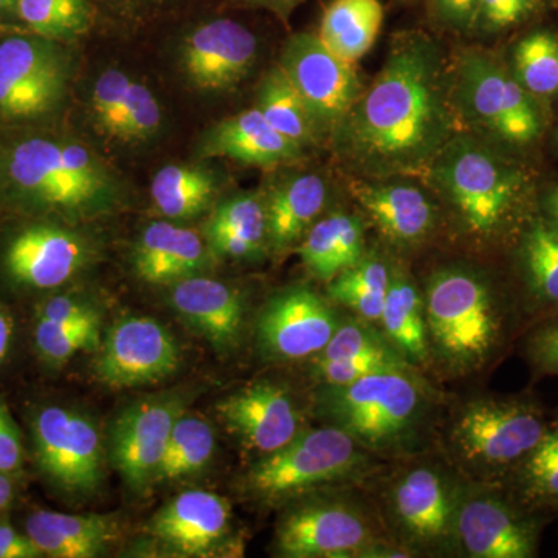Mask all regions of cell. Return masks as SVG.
Wrapping results in <instances>:
<instances>
[{"instance_id": "obj_4", "label": "cell", "mask_w": 558, "mask_h": 558, "mask_svg": "<svg viewBox=\"0 0 558 558\" xmlns=\"http://www.w3.org/2000/svg\"><path fill=\"white\" fill-rule=\"evenodd\" d=\"M318 411L363 449L388 450L416 435L428 410L427 391L410 369L369 374L340 387H322Z\"/></svg>"}, {"instance_id": "obj_2", "label": "cell", "mask_w": 558, "mask_h": 558, "mask_svg": "<svg viewBox=\"0 0 558 558\" xmlns=\"http://www.w3.org/2000/svg\"><path fill=\"white\" fill-rule=\"evenodd\" d=\"M427 178L438 185L469 236L509 248L537 216V170L526 157L481 137L451 138Z\"/></svg>"}, {"instance_id": "obj_49", "label": "cell", "mask_w": 558, "mask_h": 558, "mask_svg": "<svg viewBox=\"0 0 558 558\" xmlns=\"http://www.w3.org/2000/svg\"><path fill=\"white\" fill-rule=\"evenodd\" d=\"M436 20L451 31H473L475 28L478 0H429Z\"/></svg>"}, {"instance_id": "obj_22", "label": "cell", "mask_w": 558, "mask_h": 558, "mask_svg": "<svg viewBox=\"0 0 558 558\" xmlns=\"http://www.w3.org/2000/svg\"><path fill=\"white\" fill-rule=\"evenodd\" d=\"M86 245L76 234L53 226H33L13 238L5 252L11 278L36 289H53L78 274Z\"/></svg>"}, {"instance_id": "obj_55", "label": "cell", "mask_w": 558, "mask_h": 558, "mask_svg": "<svg viewBox=\"0 0 558 558\" xmlns=\"http://www.w3.org/2000/svg\"><path fill=\"white\" fill-rule=\"evenodd\" d=\"M17 0H0V13L16 7Z\"/></svg>"}, {"instance_id": "obj_28", "label": "cell", "mask_w": 558, "mask_h": 558, "mask_svg": "<svg viewBox=\"0 0 558 558\" xmlns=\"http://www.w3.org/2000/svg\"><path fill=\"white\" fill-rule=\"evenodd\" d=\"M328 202V186L317 174H300L282 183L266 204L267 244L281 253L303 241Z\"/></svg>"}, {"instance_id": "obj_18", "label": "cell", "mask_w": 558, "mask_h": 558, "mask_svg": "<svg viewBox=\"0 0 558 558\" xmlns=\"http://www.w3.org/2000/svg\"><path fill=\"white\" fill-rule=\"evenodd\" d=\"M220 421L245 450L259 458L292 442L303 429V414L292 395L274 381H256L218 403Z\"/></svg>"}, {"instance_id": "obj_7", "label": "cell", "mask_w": 558, "mask_h": 558, "mask_svg": "<svg viewBox=\"0 0 558 558\" xmlns=\"http://www.w3.org/2000/svg\"><path fill=\"white\" fill-rule=\"evenodd\" d=\"M343 429H304L292 442L259 458L245 475V490L266 505H279L317 488L351 483L371 469V459Z\"/></svg>"}, {"instance_id": "obj_30", "label": "cell", "mask_w": 558, "mask_h": 558, "mask_svg": "<svg viewBox=\"0 0 558 558\" xmlns=\"http://www.w3.org/2000/svg\"><path fill=\"white\" fill-rule=\"evenodd\" d=\"M207 238L216 255L233 259L259 255L267 244L266 204L252 194L227 201L209 219Z\"/></svg>"}, {"instance_id": "obj_3", "label": "cell", "mask_w": 558, "mask_h": 558, "mask_svg": "<svg viewBox=\"0 0 558 558\" xmlns=\"http://www.w3.org/2000/svg\"><path fill=\"white\" fill-rule=\"evenodd\" d=\"M429 352L453 373L486 368L512 337L520 300L480 271L447 267L429 277L425 289Z\"/></svg>"}, {"instance_id": "obj_34", "label": "cell", "mask_w": 558, "mask_h": 558, "mask_svg": "<svg viewBox=\"0 0 558 558\" xmlns=\"http://www.w3.org/2000/svg\"><path fill=\"white\" fill-rule=\"evenodd\" d=\"M521 505L537 512L558 513V416L519 468L501 483Z\"/></svg>"}, {"instance_id": "obj_8", "label": "cell", "mask_w": 558, "mask_h": 558, "mask_svg": "<svg viewBox=\"0 0 558 558\" xmlns=\"http://www.w3.org/2000/svg\"><path fill=\"white\" fill-rule=\"evenodd\" d=\"M548 515L526 508L501 483L459 494L454 546L472 558H534Z\"/></svg>"}, {"instance_id": "obj_50", "label": "cell", "mask_w": 558, "mask_h": 558, "mask_svg": "<svg viewBox=\"0 0 558 558\" xmlns=\"http://www.w3.org/2000/svg\"><path fill=\"white\" fill-rule=\"evenodd\" d=\"M43 557L27 534L22 535L7 523H0V558Z\"/></svg>"}, {"instance_id": "obj_47", "label": "cell", "mask_w": 558, "mask_h": 558, "mask_svg": "<svg viewBox=\"0 0 558 558\" xmlns=\"http://www.w3.org/2000/svg\"><path fill=\"white\" fill-rule=\"evenodd\" d=\"M100 315L97 307L78 296L58 295L47 300L39 310L38 319L53 323L81 322Z\"/></svg>"}, {"instance_id": "obj_13", "label": "cell", "mask_w": 558, "mask_h": 558, "mask_svg": "<svg viewBox=\"0 0 558 558\" xmlns=\"http://www.w3.org/2000/svg\"><path fill=\"white\" fill-rule=\"evenodd\" d=\"M288 73L318 131L336 132L362 95L354 64L332 53L315 35H295L282 53Z\"/></svg>"}, {"instance_id": "obj_9", "label": "cell", "mask_w": 558, "mask_h": 558, "mask_svg": "<svg viewBox=\"0 0 558 558\" xmlns=\"http://www.w3.org/2000/svg\"><path fill=\"white\" fill-rule=\"evenodd\" d=\"M385 539L365 509L344 499H318L279 521L275 546L288 558L377 557Z\"/></svg>"}, {"instance_id": "obj_42", "label": "cell", "mask_w": 558, "mask_h": 558, "mask_svg": "<svg viewBox=\"0 0 558 558\" xmlns=\"http://www.w3.org/2000/svg\"><path fill=\"white\" fill-rule=\"evenodd\" d=\"M549 0H478L475 31L505 35L537 20Z\"/></svg>"}, {"instance_id": "obj_26", "label": "cell", "mask_w": 558, "mask_h": 558, "mask_svg": "<svg viewBox=\"0 0 558 558\" xmlns=\"http://www.w3.org/2000/svg\"><path fill=\"white\" fill-rule=\"evenodd\" d=\"M28 537L43 556L94 558L119 538V524L106 515H70L36 510L25 524Z\"/></svg>"}, {"instance_id": "obj_37", "label": "cell", "mask_w": 558, "mask_h": 558, "mask_svg": "<svg viewBox=\"0 0 558 558\" xmlns=\"http://www.w3.org/2000/svg\"><path fill=\"white\" fill-rule=\"evenodd\" d=\"M391 282V270L384 260L363 258L351 269L329 281V296L369 323L380 322Z\"/></svg>"}, {"instance_id": "obj_32", "label": "cell", "mask_w": 558, "mask_h": 558, "mask_svg": "<svg viewBox=\"0 0 558 558\" xmlns=\"http://www.w3.org/2000/svg\"><path fill=\"white\" fill-rule=\"evenodd\" d=\"M387 339L403 357L425 363L429 359L424 299L413 281L402 271H391L387 300L380 317Z\"/></svg>"}, {"instance_id": "obj_53", "label": "cell", "mask_w": 558, "mask_h": 558, "mask_svg": "<svg viewBox=\"0 0 558 558\" xmlns=\"http://www.w3.org/2000/svg\"><path fill=\"white\" fill-rule=\"evenodd\" d=\"M14 487L9 473L0 472V510L7 508L13 499Z\"/></svg>"}, {"instance_id": "obj_41", "label": "cell", "mask_w": 558, "mask_h": 558, "mask_svg": "<svg viewBox=\"0 0 558 558\" xmlns=\"http://www.w3.org/2000/svg\"><path fill=\"white\" fill-rule=\"evenodd\" d=\"M373 323L363 318L341 319L339 328L326 348L315 355V360H347L380 357L389 360L407 359L388 339L371 328Z\"/></svg>"}, {"instance_id": "obj_31", "label": "cell", "mask_w": 558, "mask_h": 558, "mask_svg": "<svg viewBox=\"0 0 558 558\" xmlns=\"http://www.w3.org/2000/svg\"><path fill=\"white\" fill-rule=\"evenodd\" d=\"M384 14L380 0H332L318 38L341 60L355 64L376 44Z\"/></svg>"}, {"instance_id": "obj_11", "label": "cell", "mask_w": 558, "mask_h": 558, "mask_svg": "<svg viewBox=\"0 0 558 558\" xmlns=\"http://www.w3.org/2000/svg\"><path fill=\"white\" fill-rule=\"evenodd\" d=\"M10 172L22 190L53 207L86 208L106 190L105 174L89 150L46 138L17 145Z\"/></svg>"}, {"instance_id": "obj_5", "label": "cell", "mask_w": 558, "mask_h": 558, "mask_svg": "<svg viewBox=\"0 0 558 558\" xmlns=\"http://www.w3.org/2000/svg\"><path fill=\"white\" fill-rule=\"evenodd\" d=\"M548 425L535 396H481L459 411L450 442L481 483H505L537 447Z\"/></svg>"}, {"instance_id": "obj_23", "label": "cell", "mask_w": 558, "mask_h": 558, "mask_svg": "<svg viewBox=\"0 0 558 558\" xmlns=\"http://www.w3.org/2000/svg\"><path fill=\"white\" fill-rule=\"evenodd\" d=\"M352 194L389 242L402 247L429 236L436 209L427 194L402 182H354Z\"/></svg>"}, {"instance_id": "obj_1", "label": "cell", "mask_w": 558, "mask_h": 558, "mask_svg": "<svg viewBox=\"0 0 558 558\" xmlns=\"http://www.w3.org/2000/svg\"><path fill=\"white\" fill-rule=\"evenodd\" d=\"M451 90L435 40L421 33L400 36L337 128V153L349 170L368 178L428 175L459 134Z\"/></svg>"}, {"instance_id": "obj_56", "label": "cell", "mask_w": 558, "mask_h": 558, "mask_svg": "<svg viewBox=\"0 0 558 558\" xmlns=\"http://www.w3.org/2000/svg\"><path fill=\"white\" fill-rule=\"evenodd\" d=\"M550 5H557L558 7V0H549Z\"/></svg>"}, {"instance_id": "obj_40", "label": "cell", "mask_w": 558, "mask_h": 558, "mask_svg": "<svg viewBox=\"0 0 558 558\" xmlns=\"http://www.w3.org/2000/svg\"><path fill=\"white\" fill-rule=\"evenodd\" d=\"M101 319V314L73 323L38 319L35 329L36 348L47 362L64 365L81 351L100 348Z\"/></svg>"}, {"instance_id": "obj_25", "label": "cell", "mask_w": 558, "mask_h": 558, "mask_svg": "<svg viewBox=\"0 0 558 558\" xmlns=\"http://www.w3.org/2000/svg\"><path fill=\"white\" fill-rule=\"evenodd\" d=\"M207 263L199 234L171 222L146 227L134 252L135 271L149 284H174L196 277Z\"/></svg>"}, {"instance_id": "obj_44", "label": "cell", "mask_w": 558, "mask_h": 558, "mask_svg": "<svg viewBox=\"0 0 558 558\" xmlns=\"http://www.w3.org/2000/svg\"><path fill=\"white\" fill-rule=\"evenodd\" d=\"M387 369H409V363L380 357L312 360V374L322 387H340Z\"/></svg>"}, {"instance_id": "obj_43", "label": "cell", "mask_w": 558, "mask_h": 558, "mask_svg": "<svg viewBox=\"0 0 558 558\" xmlns=\"http://www.w3.org/2000/svg\"><path fill=\"white\" fill-rule=\"evenodd\" d=\"M132 81L126 73L108 70L95 83L92 108L102 130L112 137H120L130 102Z\"/></svg>"}, {"instance_id": "obj_15", "label": "cell", "mask_w": 558, "mask_h": 558, "mask_svg": "<svg viewBox=\"0 0 558 558\" xmlns=\"http://www.w3.org/2000/svg\"><path fill=\"white\" fill-rule=\"evenodd\" d=\"M341 319L330 303L310 288L278 293L256 322V341L267 359L295 362L315 357L332 339Z\"/></svg>"}, {"instance_id": "obj_17", "label": "cell", "mask_w": 558, "mask_h": 558, "mask_svg": "<svg viewBox=\"0 0 558 558\" xmlns=\"http://www.w3.org/2000/svg\"><path fill=\"white\" fill-rule=\"evenodd\" d=\"M64 64L49 43L14 36L0 43V112L35 119L60 100Z\"/></svg>"}, {"instance_id": "obj_39", "label": "cell", "mask_w": 558, "mask_h": 558, "mask_svg": "<svg viewBox=\"0 0 558 558\" xmlns=\"http://www.w3.org/2000/svg\"><path fill=\"white\" fill-rule=\"evenodd\" d=\"M17 13L44 38H75L89 28L87 0H17Z\"/></svg>"}, {"instance_id": "obj_20", "label": "cell", "mask_w": 558, "mask_h": 558, "mask_svg": "<svg viewBox=\"0 0 558 558\" xmlns=\"http://www.w3.org/2000/svg\"><path fill=\"white\" fill-rule=\"evenodd\" d=\"M230 519L226 498L211 492L189 490L161 508L148 531L180 556H209L229 534Z\"/></svg>"}, {"instance_id": "obj_27", "label": "cell", "mask_w": 558, "mask_h": 558, "mask_svg": "<svg viewBox=\"0 0 558 558\" xmlns=\"http://www.w3.org/2000/svg\"><path fill=\"white\" fill-rule=\"evenodd\" d=\"M205 153L253 167H271L299 156L300 146L274 130L255 108L220 121Z\"/></svg>"}, {"instance_id": "obj_19", "label": "cell", "mask_w": 558, "mask_h": 558, "mask_svg": "<svg viewBox=\"0 0 558 558\" xmlns=\"http://www.w3.org/2000/svg\"><path fill=\"white\" fill-rule=\"evenodd\" d=\"M256 46L255 35L240 22H208L186 39L183 65L199 89H231L255 64Z\"/></svg>"}, {"instance_id": "obj_35", "label": "cell", "mask_w": 558, "mask_h": 558, "mask_svg": "<svg viewBox=\"0 0 558 558\" xmlns=\"http://www.w3.org/2000/svg\"><path fill=\"white\" fill-rule=\"evenodd\" d=\"M216 450L215 429L207 421L182 414L172 428L154 484L174 483L202 472Z\"/></svg>"}, {"instance_id": "obj_21", "label": "cell", "mask_w": 558, "mask_h": 558, "mask_svg": "<svg viewBox=\"0 0 558 558\" xmlns=\"http://www.w3.org/2000/svg\"><path fill=\"white\" fill-rule=\"evenodd\" d=\"M170 304L220 354L240 347L245 307L236 289L196 275L172 284Z\"/></svg>"}, {"instance_id": "obj_46", "label": "cell", "mask_w": 558, "mask_h": 558, "mask_svg": "<svg viewBox=\"0 0 558 558\" xmlns=\"http://www.w3.org/2000/svg\"><path fill=\"white\" fill-rule=\"evenodd\" d=\"M161 112L159 102L143 84L132 83L126 117L121 128V140L148 138L159 130Z\"/></svg>"}, {"instance_id": "obj_16", "label": "cell", "mask_w": 558, "mask_h": 558, "mask_svg": "<svg viewBox=\"0 0 558 558\" xmlns=\"http://www.w3.org/2000/svg\"><path fill=\"white\" fill-rule=\"evenodd\" d=\"M183 413L185 400L165 396L131 407L113 424L110 461L135 494L153 486L172 428Z\"/></svg>"}, {"instance_id": "obj_51", "label": "cell", "mask_w": 558, "mask_h": 558, "mask_svg": "<svg viewBox=\"0 0 558 558\" xmlns=\"http://www.w3.org/2000/svg\"><path fill=\"white\" fill-rule=\"evenodd\" d=\"M537 215L558 236V182L539 186Z\"/></svg>"}, {"instance_id": "obj_6", "label": "cell", "mask_w": 558, "mask_h": 558, "mask_svg": "<svg viewBox=\"0 0 558 558\" xmlns=\"http://www.w3.org/2000/svg\"><path fill=\"white\" fill-rule=\"evenodd\" d=\"M457 100L484 138L529 159L549 128L550 113L524 90L505 58L469 51L458 65Z\"/></svg>"}, {"instance_id": "obj_33", "label": "cell", "mask_w": 558, "mask_h": 558, "mask_svg": "<svg viewBox=\"0 0 558 558\" xmlns=\"http://www.w3.org/2000/svg\"><path fill=\"white\" fill-rule=\"evenodd\" d=\"M506 62L524 90L550 113L558 98V33L549 27L523 33Z\"/></svg>"}, {"instance_id": "obj_38", "label": "cell", "mask_w": 558, "mask_h": 558, "mask_svg": "<svg viewBox=\"0 0 558 558\" xmlns=\"http://www.w3.org/2000/svg\"><path fill=\"white\" fill-rule=\"evenodd\" d=\"M215 191V179L199 168L170 165L153 180L154 204L172 220L196 218L208 207Z\"/></svg>"}, {"instance_id": "obj_48", "label": "cell", "mask_w": 558, "mask_h": 558, "mask_svg": "<svg viewBox=\"0 0 558 558\" xmlns=\"http://www.w3.org/2000/svg\"><path fill=\"white\" fill-rule=\"evenodd\" d=\"M24 450H22L20 429L13 417L0 400V472H17L22 465Z\"/></svg>"}, {"instance_id": "obj_54", "label": "cell", "mask_w": 558, "mask_h": 558, "mask_svg": "<svg viewBox=\"0 0 558 558\" xmlns=\"http://www.w3.org/2000/svg\"><path fill=\"white\" fill-rule=\"evenodd\" d=\"M252 2L260 3V5L275 7V9H286V7L299 3L301 0H252Z\"/></svg>"}, {"instance_id": "obj_14", "label": "cell", "mask_w": 558, "mask_h": 558, "mask_svg": "<svg viewBox=\"0 0 558 558\" xmlns=\"http://www.w3.org/2000/svg\"><path fill=\"white\" fill-rule=\"evenodd\" d=\"M179 366L180 349L170 330L154 318L128 317L101 340L94 369L106 387L121 389L157 384Z\"/></svg>"}, {"instance_id": "obj_52", "label": "cell", "mask_w": 558, "mask_h": 558, "mask_svg": "<svg viewBox=\"0 0 558 558\" xmlns=\"http://www.w3.org/2000/svg\"><path fill=\"white\" fill-rule=\"evenodd\" d=\"M13 340V322L10 315L0 307V362L9 354Z\"/></svg>"}, {"instance_id": "obj_36", "label": "cell", "mask_w": 558, "mask_h": 558, "mask_svg": "<svg viewBox=\"0 0 558 558\" xmlns=\"http://www.w3.org/2000/svg\"><path fill=\"white\" fill-rule=\"evenodd\" d=\"M256 109L274 130L300 148L312 142L318 132L303 98L282 68L271 70L264 80Z\"/></svg>"}, {"instance_id": "obj_12", "label": "cell", "mask_w": 558, "mask_h": 558, "mask_svg": "<svg viewBox=\"0 0 558 558\" xmlns=\"http://www.w3.org/2000/svg\"><path fill=\"white\" fill-rule=\"evenodd\" d=\"M459 488L438 465L405 469L392 481L388 510L402 545L417 550L454 546V517Z\"/></svg>"}, {"instance_id": "obj_45", "label": "cell", "mask_w": 558, "mask_h": 558, "mask_svg": "<svg viewBox=\"0 0 558 558\" xmlns=\"http://www.w3.org/2000/svg\"><path fill=\"white\" fill-rule=\"evenodd\" d=\"M524 354L539 376H558V312L532 323L524 339Z\"/></svg>"}, {"instance_id": "obj_10", "label": "cell", "mask_w": 558, "mask_h": 558, "mask_svg": "<svg viewBox=\"0 0 558 558\" xmlns=\"http://www.w3.org/2000/svg\"><path fill=\"white\" fill-rule=\"evenodd\" d=\"M32 429L39 468L61 490L75 497L98 492L105 478V447L89 417L64 407H46Z\"/></svg>"}, {"instance_id": "obj_29", "label": "cell", "mask_w": 558, "mask_h": 558, "mask_svg": "<svg viewBox=\"0 0 558 558\" xmlns=\"http://www.w3.org/2000/svg\"><path fill=\"white\" fill-rule=\"evenodd\" d=\"M300 255L315 277L330 281L365 258V227L357 216L332 213L304 234Z\"/></svg>"}, {"instance_id": "obj_57", "label": "cell", "mask_w": 558, "mask_h": 558, "mask_svg": "<svg viewBox=\"0 0 558 558\" xmlns=\"http://www.w3.org/2000/svg\"><path fill=\"white\" fill-rule=\"evenodd\" d=\"M556 143H557V148H558V124H557V128H556Z\"/></svg>"}, {"instance_id": "obj_24", "label": "cell", "mask_w": 558, "mask_h": 558, "mask_svg": "<svg viewBox=\"0 0 558 558\" xmlns=\"http://www.w3.org/2000/svg\"><path fill=\"white\" fill-rule=\"evenodd\" d=\"M523 314L534 322L558 312V236L535 216L509 248ZM532 322V323H534Z\"/></svg>"}]
</instances>
